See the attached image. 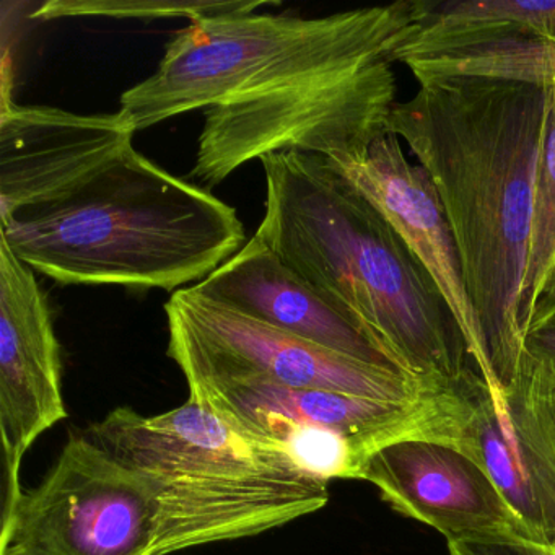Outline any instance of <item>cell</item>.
<instances>
[{
	"instance_id": "obj_1",
	"label": "cell",
	"mask_w": 555,
	"mask_h": 555,
	"mask_svg": "<svg viewBox=\"0 0 555 555\" xmlns=\"http://www.w3.org/2000/svg\"><path fill=\"white\" fill-rule=\"evenodd\" d=\"M417 82L392 108L388 132L437 190L486 343L487 386L506 391L526 357L519 310L554 86L477 76Z\"/></svg>"
},
{
	"instance_id": "obj_2",
	"label": "cell",
	"mask_w": 555,
	"mask_h": 555,
	"mask_svg": "<svg viewBox=\"0 0 555 555\" xmlns=\"http://www.w3.org/2000/svg\"><path fill=\"white\" fill-rule=\"evenodd\" d=\"M266 212L255 235L326 295L396 369L438 386L477 375L437 285L389 220L324 158H261Z\"/></svg>"
},
{
	"instance_id": "obj_3",
	"label": "cell",
	"mask_w": 555,
	"mask_h": 555,
	"mask_svg": "<svg viewBox=\"0 0 555 555\" xmlns=\"http://www.w3.org/2000/svg\"><path fill=\"white\" fill-rule=\"evenodd\" d=\"M28 268L67 285L181 291L246 245L229 204L134 147L60 199L0 222Z\"/></svg>"
},
{
	"instance_id": "obj_4",
	"label": "cell",
	"mask_w": 555,
	"mask_h": 555,
	"mask_svg": "<svg viewBox=\"0 0 555 555\" xmlns=\"http://www.w3.org/2000/svg\"><path fill=\"white\" fill-rule=\"evenodd\" d=\"M82 431L151 487L157 522L149 555L253 538L330 502V483L191 398L149 417L118 408Z\"/></svg>"
},
{
	"instance_id": "obj_5",
	"label": "cell",
	"mask_w": 555,
	"mask_h": 555,
	"mask_svg": "<svg viewBox=\"0 0 555 555\" xmlns=\"http://www.w3.org/2000/svg\"><path fill=\"white\" fill-rule=\"evenodd\" d=\"M422 5L404 0L318 18L255 12L193 22L167 44L155 74L122 93L119 112L142 131L301 77L391 61Z\"/></svg>"
},
{
	"instance_id": "obj_6",
	"label": "cell",
	"mask_w": 555,
	"mask_h": 555,
	"mask_svg": "<svg viewBox=\"0 0 555 555\" xmlns=\"http://www.w3.org/2000/svg\"><path fill=\"white\" fill-rule=\"evenodd\" d=\"M190 398L330 483L362 479L372 454L405 440L444 443L456 386L415 401L359 398L261 379H186Z\"/></svg>"
},
{
	"instance_id": "obj_7",
	"label": "cell",
	"mask_w": 555,
	"mask_h": 555,
	"mask_svg": "<svg viewBox=\"0 0 555 555\" xmlns=\"http://www.w3.org/2000/svg\"><path fill=\"white\" fill-rule=\"evenodd\" d=\"M391 64L366 61L207 108L191 177L216 186L279 152L360 157L388 132L398 103Z\"/></svg>"
},
{
	"instance_id": "obj_8",
	"label": "cell",
	"mask_w": 555,
	"mask_h": 555,
	"mask_svg": "<svg viewBox=\"0 0 555 555\" xmlns=\"http://www.w3.org/2000/svg\"><path fill=\"white\" fill-rule=\"evenodd\" d=\"M168 357L186 379H261L359 398L415 401L438 386L334 352L184 287L165 305Z\"/></svg>"
},
{
	"instance_id": "obj_9",
	"label": "cell",
	"mask_w": 555,
	"mask_h": 555,
	"mask_svg": "<svg viewBox=\"0 0 555 555\" xmlns=\"http://www.w3.org/2000/svg\"><path fill=\"white\" fill-rule=\"evenodd\" d=\"M155 522L149 483L79 431L2 521L0 555H149Z\"/></svg>"
},
{
	"instance_id": "obj_10",
	"label": "cell",
	"mask_w": 555,
	"mask_h": 555,
	"mask_svg": "<svg viewBox=\"0 0 555 555\" xmlns=\"http://www.w3.org/2000/svg\"><path fill=\"white\" fill-rule=\"evenodd\" d=\"M453 448L479 464L528 538L555 545V376L526 353L506 391L480 376L461 385Z\"/></svg>"
},
{
	"instance_id": "obj_11",
	"label": "cell",
	"mask_w": 555,
	"mask_h": 555,
	"mask_svg": "<svg viewBox=\"0 0 555 555\" xmlns=\"http://www.w3.org/2000/svg\"><path fill=\"white\" fill-rule=\"evenodd\" d=\"M34 269L0 238V434L4 448L2 521L21 500V466L31 444L67 418L53 311Z\"/></svg>"
},
{
	"instance_id": "obj_12",
	"label": "cell",
	"mask_w": 555,
	"mask_h": 555,
	"mask_svg": "<svg viewBox=\"0 0 555 555\" xmlns=\"http://www.w3.org/2000/svg\"><path fill=\"white\" fill-rule=\"evenodd\" d=\"M135 132L121 112L77 115L21 106L2 92L0 222L76 190L132 147Z\"/></svg>"
},
{
	"instance_id": "obj_13",
	"label": "cell",
	"mask_w": 555,
	"mask_h": 555,
	"mask_svg": "<svg viewBox=\"0 0 555 555\" xmlns=\"http://www.w3.org/2000/svg\"><path fill=\"white\" fill-rule=\"evenodd\" d=\"M324 160L395 227L450 308L477 375L489 383L486 343L467 294L460 251L440 197L424 168L405 158L401 142L391 132L376 139L360 157Z\"/></svg>"
},
{
	"instance_id": "obj_14",
	"label": "cell",
	"mask_w": 555,
	"mask_h": 555,
	"mask_svg": "<svg viewBox=\"0 0 555 555\" xmlns=\"http://www.w3.org/2000/svg\"><path fill=\"white\" fill-rule=\"evenodd\" d=\"M362 480L401 515L456 539L518 535L525 526L509 508L489 474L448 444L405 440L370 456Z\"/></svg>"
},
{
	"instance_id": "obj_15",
	"label": "cell",
	"mask_w": 555,
	"mask_h": 555,
	"mask_svg": "<svg viewBox=\"0 0 555 555\" xmlns=\"http://www.w3.org/2000/svg\"><path fill=\"white\" fill-rule=\"evenodd\" d=\"M193 291L334 352L401 372L359 324L256 235Z\"/></svg>"
},
{
	"instance_id": "obj_16",
	"label": "cell",
	"mask_w": 555,
	"mask_h": 555,
	"mask_svg": "<svg viewBox=\"0 0 555 555\" xmlns=\"http://www.w3.org/2000/svg\"><path fill=\"white\" fill-rule=\"evenodd\" d=\"M555 41V0H424L421 21L391 63L500 41Z\"/></svg>"
},
{
	"instance_id": "obj_17",
	"label": "cell",
	"mask_w": 555,
	"mask_h": 555,
	"mask_svg": "<svg viewBox=\"0 0 555 555\" xmlns=\"http://www.w3.org/2000/svg\"><path fill=\"white\" fill-rule=\"evenodd\" d=\"M415 79L444 76L493 77L555 86V41L519 40L402 61Z\"/></svg>"
},
{
	"instance_id": "obj_18",
	"label": "cell",
	"mask_w": 555,
	"mask_h": 555,
	"mask_svg": "<svg viewBox=\"0 0 555 555\" xmlns=\"http://www.w3.org/2000/svg\"><path fill=\"white\" fill-rule=\"evenodd\" d=\"M551 297H555V86L535 177L528 268L519 310L522 336L539 305Z\"/></svg>"
},
{
	"instance_id": "obj_19",
	"label": "cell",
	"mask_w": 555,
	"mask_h": 555,
	"mask_svg": "<svg viewBox=\"0 0 555 555\" xmlns=\"http://www.w3.org/2000/svg\"><path fill=\"white\" fill-rule=\"evenodd\" d=\"M269 2L227 0H51L41 5L31 18L57 21L73 17L105 18H190L193 22L210 21L235 14H255Z\"/></svg>"
},
{
	"instance_id": "obj_20",
	"label": "cell",
	"mask_w": 555,
	"mask_h": 555,
	"mask_svg": "<svg viewBox=\"0 0 555 555\" xmlns=\"http://www.w3.org/2000/svg\"><path fill=\"white\" fill-rule=\"evenodd\" d=\"M448 552L450 555H555V547L518 535H496L448 541Z\"/></svg>"
},
{
	"instance_id": "obj_21",
	"label": "cell",
	"mask_w": 555,
	"mask_h": 555,
	"mask_svg": "<svg viewBox=\"0 0 555 555\" xmlns=\"http://www.w3.org/2000/svg\"><path fill=\"white\" fill-rule=\"evenodd\" d=\"M522 344L525 352L535 362L547 366L555 376V297L539 305L534 318L526 327Z\"/></svg>"
},
{
	"instance_id": "obj_22",
	"label": "cell",
	"mask_w": 555,
	"mask_h": 555,
	"mask_svg": "<svg viewBox=\"0 0 555 555\" xmlns=\"http://www.w3.org/2000/svg\"><path fill=\"white\" fill-rule=\"evenodd\" d=\"M554 547H555V545H554Z\"/></svg>"
}]
</instances>
